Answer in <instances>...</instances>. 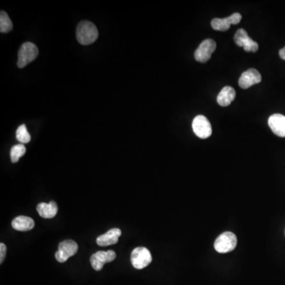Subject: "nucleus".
<instances>
[{"label":"nucleus","instance_id":"f257e3e1","mask_svg":"<svg viewBox=\"0 0 285 285\" xmlns=\"http://www.w3.org/2000/svg\"><path fill=\"white\" fill-rule=\"evenodd\" d=\"M76 38L81 45H88L93 43L99 38L97 27L88 21L79 22L76 30Z\"/></svg>","mask_w":285,"mask_h":285},{"label":"nucleus","instance_id":"f03ea898","mask_svg":"<svg viewBox=\"0 0 285 285\" xmlns=\"http://www.w3.org/2000/svg\"><path fill=\"white\" fill-rule=\"evenodd\" d=\"M39 51L38 47L32 42H25L20 48L18 51V65L19 69H23L36 59Z\"/></svg>","mask_w":285,"mask_h":285},{"label":"nucleus","instance_id":"7ed1b4c3","mask_svg":"<svg viewBox=\"0 0 285 285\" xmlns=\"http://www.w3.org/2000/svg\"><path fill=\"white\" fill-rule=\"evenodd\" d=\"M237 237L231 232L221 234L214 244V247L218 253L226 254L233 251L237 246Z\"/></svg>","mask_w":285,"mask_h":285},{"label":"nucleus","instance_id":"20e7f679","mask_svg":"<svg viewBox=\"0 0 285 285\" xmlns=\"http://www.w3.org/2000/svg\"><path fill=\"white\" fill-rule=\"evenodd\" d=\"M131 262L135 269H144L152 262V257L148 249L140 246L135 248L132 252Z\"/></svg>","mask_w":285,"mask_h":285},{"label":"nucleus","instance_id":"39448f33","mask_svg":"<svg viewBox=\"0 0 285 285\" xmlns=\"http://www.w3.org/2000/svg\"><path fill=\"white\" fill-rule=\"evenodd\" d=\"M78 249H79V246L75 241L72 240V239H67L59 244L58 251L55 255V257L58 262L64 263L69 260L71 257L76 255Z\"/></svg>","mask_w":285,"mask_h":285},{"label":"nucleus","instance_id":"423d86ee","mask_svg":"<svg viewBox=\"0 0 285 285\" xmlns=\"http://www.w3.org/2000/svg\"><path fill=\"white\" fill-rule=\"evenodd\" d=\"M193 130L197 137L207 139L212 135V129L208 119L203 115H198L193 120Z\"/></svg>","mask_w":285,"mask_h":285},{"label":"nucleus","instance_id":"0eeeda50","mask_svg":"<svg viewBox=\"0 0 285 285\" xmlns=\"http://www.w3.org/2000/svg\"><path fill=\"white\" fill-rule=\"evenodd\" d=\"M216 49V43L212 39H206L201 42L194 53L196 60L200 63H206L212 57Z\"/></svg>","mask_w":285,"mask_h":285},{"label":"nucleus","instance_id":"6e6552de","mask_svg":"<svg viewBox=\"0 0 285 285\" xmlns=\"http://www.w3.org/2000/svg\"><path fill=\"white\" fill-rule=\"evenodd\" d=\"M234 41L238 46L242 47L247 52H256L259 50V44L249 38L244 29H239L235 33Z\"/></svg>","mask_w":285,"mask_h":285},{"label":"nucleus","instance_id":"1a4fd4ad","mask_svg":"<svg viewBox=\"0 0 285 285\" xmlns=\"http://www.w3.org/2000/svg\"><path fill=\"white\" fill-rule=\"evenodd\" d=\"M116 257L117 255L113 250L98 251L90 257V264L94 270L100 271L105 264L113 262Z\"/></svg>","mask_w":285,"mask_h":285},{"label":"nucleus","instance_id":"9d476101","mask_svg":"<svg viewBox=\"0 0 285 285\" xmlns=\"http://www.w3.org/2000/svg\"><path fill=\"white\" fill-rule=\"evenodd\" d=\"M242 15L239 13H235L226 18H214L211 22L212 29L217 31H227L231 25H237L241 22Z\"/></svg>","mask_w":285,"mask_h":285},{"label":"nucleus","instance_id":"9b49d317","mask_svg":"<svg viewBox=\"0 0 285 285\" xmlns=\"http://www.w3.org/2000/svg\"><path fill=\"white\" fill-rule=\"evenodd\" d=\"M262 76L259 71L250 69L244 72L239 79V84L242 89H248L255 84L261 83Z\"/></svg>","mask_w":285,"mask_h":285},{"label":"nucleus","instance_id":"f8f14e48","mask_svg":"<svg viewBox=\"0 0 285 285\" xmlns=\"http://www.w3.org/2000/svg\"><path fill=\"white\" fill-rule=\"evenodd\" d=\"M268 124L277 137H285V116L279 113L272 115L269 117Z\"/></svg>","mask_w":285,"mask_h":285},{"label":"nucleus","instance_id":"ddd939ff","mask_svg":"<svg viewBox=\"0 0 285 285\" xmlns=\"http://www.w3.org/2000/svg\"><path fill=\"white\" fill-rule=\"evenodd\" d=\"M121 231L119 228H113V229L108 231L106 234H103V235L98 237L96 242L100 246L114 245L118 242L119 238L121 235Z\"/></svg>","mask_w":285,"mask_h":285},{"label":"nucleus","instance_id":"4468645a","mask_svg":"<svg viewBox=\"0 0 285 285\" xmlns=\"http://www.w3.org/2000/svg\"><path fill=\"white\" fill-rule=\"evenodd\" d=\"M37 211L44 219H52L57 214V204L53 201L49 203H40L37 206Z\"/></svg>","mask_w":285,"mask_h":285},{"label":"nucleus","instance_id":"2eb2a0df","mask_svg":"<svg viewBox=\"0 0 285 285\" xmlns=\"http://www.w3.org/2000/svg\"><path fill=\"white\" fill-rule=\"evenodd\" d=\"M12 228L18 232H28L35 228V221L32 218L24 215H20L13 219L11 223Z\"/></svg>","mask_w":285,"mask_h":285},{"label":"nucleus","instance_id":"dca6fc26","mask_svg":"<svg viewBox=\"0 0 285 285\" xmlns=\"http://www.w3.org/2000/svg\"><path fill=\"white\" fill-rule=\"evenodd\" d=\"M235 95L236 93L234 88L232 86H225L217 96V103L219 106L226 107L235 100Z\"/></svg>","mask_w":285,"mask_h":285},{"label":"nucleus","instance_id":"f3484780","mask_svg":"<svg viewBox=\"0 0 285 285\" xmlns=\"http://www.w3.org/2000/svg\"><path fill=\"white\" fill-rule=\"evenodd\" d=\"M13 24L9 16L5 11L0 13V31L1 33H9L12 30Z\"/></svg>","mask_w":285,"mask_h":285},{"label":"nucleus","instance_id":"a211bd4d","mask_svg":"<svg viewBox=\"0 0 285 285\" xmlns=\"http://www.w3.org/2000/svg\"><path fill=\"white\" fill-rule=\"evenodd\" d=\"M25 151L26 149L22 144L14 146L11 150V160L13 164L18 163L19 159L25 154Z\"/></svg>","mask_w":285,"mask_h":285},{"label":"nucleus","instance_id":"6ab92c4d","mask_svg":"<svg viewBox=\"0 0 285 285\" xmlns=\"http://www.w3.org/2000/svg\"><path fill=\"white\" fill-rule=\"evenodd\" d=\"M16 138L22 144H27L30 141V135L28 133V130H27L26 126L25 124H22L18 128L16 131Z\"/></svg>","mask_w":285,"mask_h":285},{"label":"nucleus","instance_id":"aec40b11","mask_svg":"<svg viewBox=\"0 0 285 285\" xmlns=\"http://www.w3.org/2000/svg\"><path fill=\"white\" fill-rule=\"evenodd\" d=\"M6 255H7V246L5 244H0V263L2 264L5 259Z\"/></svg>","mask_w":285,"mask_h":285},{"label":"nucleus","instance_id":"412c9836","mask_svg":"<svg viewBox=\"0 0 285 285\" xmlns=\"http://www.w3.org/2000/svg\"><path fill=\"white\" fill-rule=\"evenodd\" d=\"M279 55H280V57L282 59L285 60V47H283V49H280V52H279Z\"/></svg>","mask_w":285,"mask_h":285}]
</instances>
